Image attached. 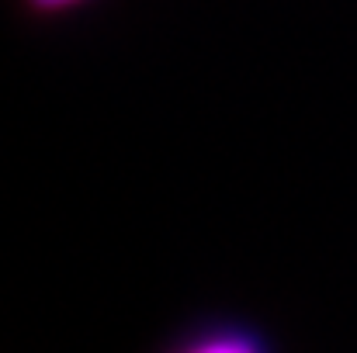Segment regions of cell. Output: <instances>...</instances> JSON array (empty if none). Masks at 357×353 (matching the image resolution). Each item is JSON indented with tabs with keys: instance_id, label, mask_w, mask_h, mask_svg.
Here are the masks:
<instances>
[{
	"instance_id": "6da1fadb",
	"label": "cell",
	"mask_w": 357,
	"mask_h": 353,
	"mask_svg": "<svg viewBox=\"0 0 357 353\" xmlns=\"http://www.w3.org/2000/svg\"><path fill=\"white\" fill-rule=\"evenodd\" d=\"M174 353H264V347L246 336V333H205V336H195L191 343L177 347Z\"/></svg>"
},
{
	"instance_id": "7a4b0ae2",
	"label": "cell",
	"mask_w": 357,
	"mask_h": 353,
	"mask_svg": "<svg viewBox=\"0 0 357 353\" xmlns=\"http://www.w3.org/2000/svg\"><path fill=\"white\" fill-rule=\"evenodd\" d=\"M77 3H84V0H24V7H31L35 14H63Z\"/></svg>"
}]
</instances>
